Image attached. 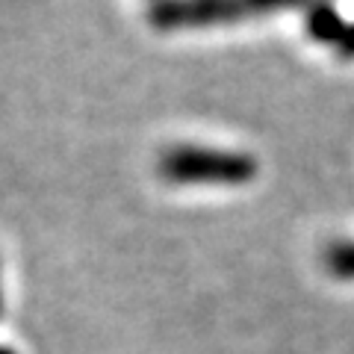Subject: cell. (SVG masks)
I'll use <instances>...</instances> for the list:
<instances>
[{
  "mask_svg": "<svg viewBox=\"0 0 354 354\" xmlns=\"http://www.w3.org/2000/svg\"><path fill=\"white\" fill-rule=\"evenodd\" d=\"M160 177L169 183L242 186L257 177V160L242 151L177 145L160 157Z\"/></svg>",
  "mask_w": 354,
  "mask_h": 354,
  "instance_id": "1",
  "label": "cell"
},
{
  "mask_svg": "<svg viewBox=\"0 0 354 354\" xmlns=\"http://www.w3.org/2000/svg\"><path fill=\"white\" fill-rule=\"evenodd\" d=\"M304 3L310 0H160L151 9V21L160 30L216 27L254 15H269L278 9H295Z\"/></svg>",
  "mask_w": 354,
  "mask_h": 354,
  "instance_id": "2",
  "label": "cell"
},
{
  "mask_svg": "<svg viewBox=\"0 0 354 354\" xmlns=\"http://www.w3.org/2000/svg\"><path fill=\"white\" fill-rule=\"evenodd\" d=\"M346 27H348V24L337 15V9L322 6V3H316L313 9H310L307 30H310V36H313V39L339 44V39H342V32H346Z\"/></svg>",
  "mask_w": 354,
  "mask_h": 354,
  "instance_id": "3",
  "label": "cell"
},
{
  "mask_svg": "<svg viewBox=\"0 0 354 354\" xmlns=\"http://www.w3.org/2000/svg\"><path fill=\"white\" fill-rule=\"evenodd\" d=\"M328 269L330 274H337L342 281L354 278V242H337L328 251Z\"/></svg>",
  "mask_w": 354,
  "mask_h": 354,
  "instance_id": "4",
  "label": "cell"
},
{
  "mask_svg": "<svg viewBox=\"0 0 354 354\" xmlns=\"http://www.w3.org/2000/svg\"><path fill=\"white\" fill-rule=\"evenodd\" d=\"M337 48H339V53H342L346 59H351V57H354V24H348V27H346V32H342V39H339Z\"/></svg>",
  "mask_w": 354,
  "mask_h": 354,
  "instance_id": "5",
  "label": "cell"
},
{
  "mask_svg": "<svg viewBox=\"0 0 354 354\" xmlns=\"http://www.w3.org/2000/svg\"><path fill=\"white\" fill-rule=\"evenodd\" d=\"M0 354H15V348H9V346H0Z\"/></svg>",
  "mask_w": 354,
  "mask_h": 354,
  "instance_id": "6",
  "label": "cell"
},
{
  "mask_svg": "<svg viewBox=\"0 0 354 354\" xmlns=\"http://www.w3.org/2000/svg\"><path fill=\"white\" fill-rule=\"evenodd\" d=\"M0 316H3V290H0Z\"/></svg>",
  "mask_w": 354,
  "mask_h": 354,
  "instance_id": "7",
  "label": "cell"
}]
</instances>
